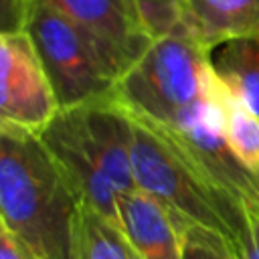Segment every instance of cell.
Masks as SVG:
<instances>
[{"label": "cell", "instance_id": "obj_15", "mask_svg": "<svg viewBox=\"0 0 259 259\" xmlns=\"http://www.w3.org/2000/svg\"><path fill=\"white\" fill-rule=\"evenodd\" d=\"M235 259H259V212L249 214V231Z\"/></svg>", "mask_w": 259, "mask_h": 259}, {"label": "cell", "instance_id": "obj_3", "mask_svg": "<svg viewBox=\"0 0 259 259\" xmlns=\"http://www.w3.org/2000/svg\"><path fill=\"white\" fill-rule=\"evenodd\" d=\"M127 117L138 190L160 202L178 227H202L225 239L237 255L249 231V212L210 182L164 132L132 113Z\"/></svg>", "mask_w": 259, "mask_h": 259}, {"label": "cell", "instance_id": "obj_7", "mask_svg": "<svg viewBox=\"0 0 259 259\" xmlns=\"http://www.w3.org/2000/svg\"><path fill=\"white\" fill-rule=\"evenodd\" d=\"M45 4L107 45L130 69L156 38L136 0H0L2 32L24 30L26 8Z\"/></svg>", "mask_w": 259, "mask_h": 259}, {"label": "cell", "instance_id": "obj_11", "mask_svg": "<svg viewBox=\"0 0 259 259\" xmlns=\"http://www.w3.org/2000/svg\"><path fill=\"white\" fill-rule=\"evenodd\" d=\"M132 251L123 229L103 219L99 212L79 206L77 255L79 259H127Z\"/></svg>", "mask_w": 259, "mask_h": 259}, {"label": "cell", "instance_id": "obj_1", "mask_svg": "<svg viewBox=\"0 0 259 259\" xmlns=\"http://www.w3.org/2000/svg\"><path fill=\"white\" fill-rule=\"evenodd\" d=\"M0 219L32 259H79V200L40 138L0 127Z\"/></svg>", "mask_w": 259, "mask_h": 259}, {"label": "cell", "instance_id": "obj_16", "mask_svg": "<svg viewBox=\"0 0 259 259\" xmlns=\"http://www.w3.org/2000/svg\"><path fill=\"white\" fill-rule=\"evenodd\" d=\"M0 259H32L22 243L4 227H0Z\"/></svg>", "mask_w": 259, "mask_h": 259}, {"label": "cell", "instance_id": "obj_5", "mask_svg": "<svg viewBox=\"0 0 259 259\" xmlns=\"http://www.w3.org/2000/svg\"><path fill=\"white\" fill-rule=\"evenodd\" d=\"M24 30L45 63L61 109L111 97L127 71L107 45L45 4L26 8Z\"/></svg>", "mask_w": 259, "mask_h": 259}, {"label": "cell", "instance_id": "obj_17", "mask_svg": "<svg viewBox=\"0 0 259 259\" xmlns=\"http://www.w3.org/2000/svg\"><path fill=\"white\" fill-rule=\"evenodd\" d=\"M127 259H140V257H138V255H136V251L132 249V251H130V257H127Z\"/></svg>", "mask_w": 259, "mask_h": 259}, {"label": "cell", "instance_id": "obj_14", "mask_svg": "<svg viewBox=\"0 0 259 259\" xmlns=\"http://www.w3.org/2000/svg\"><path fill=\"white\" fill-rule=\"evenodd\" d=\"M142 16L154 36L182 28L184 0H136Z\"/></svg>", "mask_w": 259, "mask_h": 259}, {"label": "cell", "instance_id": "obj_2", "mask_svg": "<svg viewBox=\"0 0 259 259\" xmlns=\"http://www.w3.org/2000/svg\"><path fill=\"white\" fill-rule=\"evenodd\" d=\"M40 142L79 206L121 227L119 196L138 190L132 164V121L111 97L61 109Z\"/></svg>", "mask_w": 259, "mask_h": 259}, {"label": "cell", "instance_id": "obj_10", "mask_svg": "<svg viewBox=\"0 0 259 259\" xmlns=\"http://www.w3.org/2000/svg\"><path fill=\"white\" fill-rule=\"evenodd\" d=\"M212 65L235 95L259 115V36L219 47L212 53Z\"/></svg>", "mask_w": 259, "mask_h": 259}, {"label": "cell", "instance_id": "obj_8", "mask_svg": "<svg viewBox=\"0 0 259 259\" xmlns=\"http://www.w3.org/2000/svg\"><path fill=\"white\" fill-rule=\"evenodd\" d=\"M119 219L123 235L140 259H182V229L146 192L121 194Z\"/></svg>", "mask_w": 259, "mask_h": 259}, {"label": "cell", "instance_id": "obj_13", "mask_svg": "<svg viewBox=\"0 0 259 259\" xmlns=\"http://www.w3.org/2000/svg\"><path fill=\"white\" fill-rule=\"evenodd\" d=\"M182 259H235V255L225 239L186 223L182 225Z\"/></svg>", "mask_w": 259, "mask_h": 259}, {"label": "cell", "instance_id": "obj_9", "mask_svg": "<svg viewBox=\"0 0 259 259\" xmlns=\"http://www.w3.org/2000/svg\"><path fill=\"white\" fill-rule=\"evenodd\" d=\"M182 30L210 53L231 40L259 36V0H184Z\"/></svg>", "mask_w": 259, "mask_h": 259}, {"label": "cell", "instance_id": "obj_6", "mask_svg": "<svg viewBox=\"0 0 259 259\" xmlns=\"http://www.w3.org/2000/svg\"><path fill=\"white\" fill-rule=\"evenodd\" d=\"M61 111L45 63L26 30L0 34V127L40 138Z\"/></svg>", "mask_w": 259, "mask_h": 259}, {"label": "cell", "instance_id": "obj_4", "mask_svg": "<svg viewBox=\"0 0 259 259\" xmlns=\"http://www.w3.org/2000/svg\"><path fill=\"white\" fill-rule=\"evenodd\" d=\"M212 73V53L178 28L152 40L119 79L113 99L132 115L172 123L204 97Z\"/></svg>", "mask_w": 259, "mask_h": 259}, {"label": "cell", "instance_id": "obj_12", "mask_svg": "<svg viewBox=\"0 0 259 259\" xmlns=\"http://www.w3.org/2000/svg\"><path fill=\"white\" fill-rule=\"evenodd\" d=\"M223 136L235 158L253 174H259V115L251 111L231 89L225 107Z\"/></svg>", "mask_w": 259, "mask_h": 259}]
</instances>
